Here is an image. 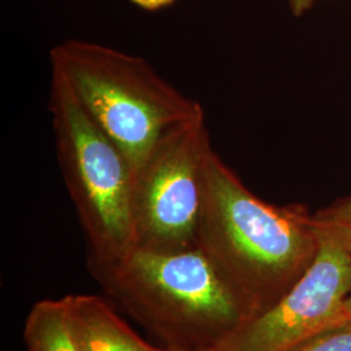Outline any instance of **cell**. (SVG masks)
<instances>
[{"label":"cell","mask_w":351,"mask_h":351,"mask_svg":"<svg viewBox=\"0 0 351 351\" xmlns=\"http://www.w3.org/2000/svg\"><path fill=\"white\" fill-rule=\"evenodd\" d=\"M129 1H132L133 4L138 5L143 10L156 11V10H160L167 5H171L175 0H129Z\"/></svg>","instance_id":"obj_11"},{"label":"cell","mask_w":351,"mask_h":351,"mask_svg":"<svg viewBox=\"0 0 351 351\" xmlns=\"http://www.w3.org/2000/svg\"><path fill=\"white\" fill-rule=\"evenodd\" d=\"M314 216L322 224L337 226L351 233V197L341 199Z\"/></svg>","instance_id":"obj_10"},{"label":"cell","mask_w":351,"mask_h":351,"mask_svg":"<svg viewBox=\"0 0 351 351\" xmlns=\"http://www.w3.org/2000/svg\"><path fill=\"white\" fill-rule=\"evenodd\" d=\"M289 351H351V322L330 326Z\"/></svg>","instance_id":"obj_9"},{"label":"cell","mask_w":351,"mask_h":351,"mask_svg":"<svg viewBox=\"0 0 351 351\" xmlns=\"http://www.w3.org/2000/svg\"><path fill=\"white\" fill-rule=\"evenodd\" d=\"M159 351H182V350H173V349H168V348H162ZM197 351H221L219 348H211V349H204V350H197Z\"/></svg>","instance_id":"obj_14"},{"label":"cell","mask_w":351,"mask_h":351,"mask_svg":"<svg viewBox=\"0 0 351 351\" xmlns=\"http://www.w3.org/2000/svg\"><path fill=\"white\" fill-rule=\"evenodd\" d=\"M294 16H302L310 11L317 0H287Z\"/></svg>","instance_id":"obj_12"},{"label":"cell","mask_w":351,"mask_h":351,"mask_svg":"<svg viewBox=\"0 0 351 351\" xmlns=\"http://www.w3.org/2000/svg\"><path fill=\"white\" fill-rule=\"evenodd\" d=\"M103 290L168 349L220 346L250 313L216 265L199 249H133L108 264L88 263Z\"/></svg>","instance_id":"obj_2"},{"label":"cell","mask_w":351,"mask_h":351,"mask_svg":"<svg viewBox=\"0 0 351 351\" xmlns=\"http://www.w3.org/2000/svg\"><path fill=\"white\" fill-rule=\"evenodd\" d=\"M198 247L252 319L272 308L310 268L319 226L302 204L276 206L258 198L211 149Z\"/></svg>","instance_id":"obj_1"},{"label":"cell","mask_w":351,"mask_h":351,"mask_svg":"<svg viewBox=\"0 0 351 351\" xmlns=\"http://www.w3.org/2000/svg\"><path fill=\"white\" fill-rule=\"evenodd\" d=\"M339 229H341V228H339ZM341 230H342V233H343V236H345V239H346L348 247H349V251H350L351 258V233L343 230V229H341ZM345 314H346L348 320H350L351 322V291L350 294H349V297H348V300H346V303H345Z\"/></svg>","instance_id":"obj_13"},{"label":"cell","mask_w":351,"mask_h":351,"mask_svg":"<svg viewBox=\"0 0 351 351\" xmlns=\"http://www.w3.org/2000/svg\"><path fill=\"white\" fill-rule=\"evenodd\" d=\"M316 223L319 249L310 268L272 308L242 324L217 346L220 350L289 351L348 322L345 303L351 291L350 251L339 228Z\"/></svg>","instance_id":"obj_6"},{"label":"cell","mask_w":351,"mask_h":351,"mask_svg":"<svg viewBox=\"0 0 351 351\" xmlns=\"http://www.w3.org/2000/svg\"><path fill=\"white\" fill-rule=\"evenodd\" d=\"M50 111L64 184L88 239V263L117 262L136 247L132 168L56 71Z\"/></svg>","instance_id":"obj_4"},{"label":"cell","mask_w":351,"mask_h":351,"mask_svg":"<svg viewBox=\"0 0 351 351\" xmlns=\"http://www.w3.org/2000/svg\"><path fill=\"white\" fill-rule=\"evenodd\" d=\"M27 351H86L64 298L43 300L32 307L24 324Z\"/></svg>","instance_id":"obj_8"},{"label":"cell","mask_w":351,"mask_h":351,"mask_svg":"<svg viewBox=\"0 0 351 351\" xmlns=\"http://www.w3.org/2000/svg\"><path fill=\"white\" fill-rule=\"evenodd\" d=\"M51 68L73 90L94 123L124 154L133 177L159 139L202 106L139 56L69 39L50 52Z\"/></svg>","instance_id":"obj_3"},{"label":"cell","mask_w":351,"mask_h":351,"mask_svg":"<svg viewBox=\"0 0 351 351\" xmlns=\"http://www.w3.org/2000/svg\"><path fill=\"white\" fill-rule=\"evenodd\" d=\"M63 298L86 351L160 350L141 339L101 297L75 294Z\"/></svg>","instance_id":"obj_7"},{"label":"cell","mask_w":351,"mask_h":351,"mask_svg":"<svg viewBox=\"0 0 351 351\" xmlns=\"http://www.w3.org/2000/svg\"><path fill=\"white\" fill-rule=\"evenodd\" d=\"M211 149L203 108L154 146L134 173L136 247L164 252L198 247Z\"/></svg>","instance_id":"obj_5"}]
</instances>
